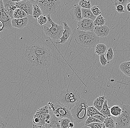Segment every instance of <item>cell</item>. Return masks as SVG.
<instances>
[{
  "label": "cell",
  "mask_w": 130,
  "mask_h": 128,
  "mask_svg": "<svg viewBox=\"0 0 130 128\" xmlns=\"http://www.w3.org/2000/svg\"><path fill=\"white\" fill-rule=\"evenodd\" d=\"M7 123L3 118L0 116V128H6Z\"/></svg>",
  "instance_id": "ab89813d"
},
{
  "label": "cell",
  "mask_w": 130,
  "mask_h": 128,
  "mask_svg": "<svg viewBox=\"0 0 130 128\" xmlns=\"http://www.w3.org/2000/svg\"><path fill=\"white\" fill-rule=\"evenodd\" d=\"M126 9L128 12H130V2H128L126 5Z\"/></svg>",
  "instance_id": "f6af8a7d"
},
{
  "label": "cell",
  "mask_w": 130,
  "mask_h": 128,
  "mask_svg": "<svg viewBox=\"0 0 130 128\" xmlns=\"http://www.w3.org/2000/svg\"><path fill=\"white\" fill-rule=\"evenodd\" d=\"M116 10L118 12L120 13H122L125 12V7L122 5H119L116 6Z\"/></svg>",
  "instance_id": "f35d334b"
},
{
  "label": "cell",
  "mask_w": 130,
  "mask_h": 128,
  "mask_svg": "<svg viewBox=\"0 0 130 128\" xmlns=\"http://www.w3.org/2000/svg\"><path fill=\"white\" fill-rule=\"evenodd\" d=\"M107 50V46L104 44H98L95 47V52L98 56L104 54Z\"/></svg>",
  "instance_id": "7402d4cb"
},
{
  "label": "cell",
  "mask_w": 130,
  "mask_h": 128,
  "mask_svg": "<svg viewBox=\"0 0 130 128\" xmlns=\"http://www.w3.org/2000/svg\"><path fill=\"white\" fill-rule=\"evenodd\" d=\"M31 1V2L38 5L43 13V15L46 16L51 14H54L56 13L57 9L60 5L59 1Z\"/></svg>",
  "instance_id": "52a82bcc"
},
{
  "label": "cell",
  "mask_w": 130,
  "mask_h": 128,
  "mask_svg": "<svg viewBox=\"0 0 130 128\" xmlns=\"http://www.w3.org/2000/svg\"><path fill=\"white\" fill-rule=\"evenodd\" d=\"M81 128H91L90 127H88V126H87V125H85V126H83V127H82Z\"/></svg>",
  "instance_id": "7dc6e473"
},
{
  "label": "cell",
  "mask_w": 130,
  "mask_h": 128,
  "mask_svg": "<svg viewBox=\"0 0 130 128\" xmlns=\"http://www.w3.org/2000/svg\"><path fill=\"white\" fill-rule=\"evenodd\" d=\"M0 19L5 23V28L10 30L13 29L11 23L12 19L6 12L2 0L0 1Z\"/></svg>",
  "instance_id": "7c38bea8"
},
{
  "label": "cell",
  "mask_w": 130,
  "mask_h": 128,
  "mask_svg": "<svg viewBox=\"0 0 130 128\" xmlns=\"http://www.w3.org/2000/svg\"><path fill=\"white\" fill-rule=\"evenodd\" d=\"M111 1L115 7L119 5H122L124 6L128 2V0H112Z\"/></svg>",
  "instance_id": "e575fe53"
},
{
  "label": "cell",
  "mask_w": 130,
  "mask_h": 128,
  "mask_svg": "<svg viewBox=\"0 0 130 128\" xmlns=\"http://www.w3.org/2000/svg\"><path fill=\"white\" fill-rule=\"evenodd\" d=\"M28 21L29 19L27 17L20 19H13L11 22L12 27L19 29H23L28 25Z\"/></svg>",
  "instance_id": "ac0fdd59"
},
{
  "label": "cell",
  "mask_w": 130,
  "mask_h": 128,
  "mask_svg": "<svg viewBox=\"0 0 130 128\" xmlns=\"http://www.w3.org/2000/svg\"><path fill=\"white\" fill-rule=\"evenodd\" d=\"M114 57V54L113 50L111 47L109 48L106 54V58L108 61L109 62L112 60Z\"/></svg>",
  "instance_id": "4dcf8cb0"
},
{
  "label": "cell",
  "mask_w": 130,
  "mask_h": 128,
  "mask_svg": "<svg viewBox=\"0 0 130 128\" xmlns=\"http://www.w3.org/2000/svg\"><path fill=\"white\" fill-rule=\"evenodd\" d=\"M50 114L51 117L45 125V128H61L60 125V119L57 117L50 111Z\"/></svg>",
  "instance_id": "9a60e30c"
},
{
  "label": "cell",
  "mask_w": 130,
  "mask_h": 128,
  "mask_svg": "<svg viewBox=\"0 0 130 128\" xmlns=\"http://www.w3.org/2000/svg\"><path fill=\"white\" fill-rule=\"evenodd\" d=\"M37 22L39 25L43 26L47 23V19L46 16L43 15H41L37 18Z\"/></svg>",
  "instance_id": "1f68e13d"
},
{
  "label": "cell",
  "mask_w": 130,
  "mask_h": 128,
  "mask_svg": "<svg viewBox=\"0 0 130 128\" xmlns=\"http://www.w3.org/2000/svg\"><path fill=\"white\" fill-rule=\"evenodd\" d=\"M120 65L127 67V68H130V61L122 62V63H121Z\"/></svg>",
  "instance_id": "b9f144b4"
},
{
  "label": "cell",
  "mask_w": 130,
  "mask_h": 128,
  "mask_svg": "<svg viewBox=\"0 0 130 128\" xmlns=\"http://www.w3.org/2000/svg\"><path fill=\"white\" fill-rule=\"evenodd\" d=\"M71 122L73 121L70 118H66L60 119V125L61 128H69V124Z\"/></svg>",
  "instance_id": "f546056e"
},
{
  "label": "cell",
  "mask_w": 130,
  "mask_h": 128,
  "mask_svg": "<svg viewBox=\"0 0 130 128\" xmlns=\"http://www.w3.org/2000/svg\"><path fill=\"white\" fill-rule=\"evenodd\" d=\"M15 2L17 8L21 9L26 12L28 15H32L33 5L31 1L28 0L23 1H12Z\"/></svg>",
  "instance_id": "8fae6325"
},
{
  "label": "cell",
  "mask_w": 130,
  "mask_h": 128,
  "mask_svg": "<svg viewBox=\"0 0 130 128\" xmlns=\"http://www.w3.org/2000/svg\"><path fill=\"white\" fill-rule=\"evenodd\" d=\"M24 56L31 66L42 68L50 65L53 59L52 52L49 48L39 43H34L27 46Z\"/></svg>",
  "instance_id": "6da1fadb"
},
{
  "label": "cell",
  "mask_w": 130,
  "mask_h": 128,
  "mask_svg": "<svg viewBox=\"0 0 130 128\" xmlns=\"http://www.w3.org/2000/svg\"><path fill=\"white\" fill-rule=\"evenodd\" d=\"M106 21V19L102 16L101 14H100L96 17L95 21H93V23L95 26H104L105 24Z\"/></svg>",
  "instance_id": "83f0119b"
},
{
  "label": "cell",
  "mask_w": 130,
  "mask_h": 128,
  "mask_svg": "<svg viewBox=\"0 0 130 128\" xmlns=\"http://www.w3.org/2000/svg\"><path fill=\"white\" fill-rule=\"evenodd\" d=\"M49 113L48 106H45L38 108L33 116L32 120L33 124L45 126L46 120H47V117Z\"/></svg>",
  "instance_id": "9c48e42d"
},
{
  "label": "cell",
  "mask_w": 130,
  "mask_h": 128,
  "mask_svg": "<svg viewBox=\"0 0 130 128\" xmlns=\"http://www.w3.org/2000/svg\"><path fill=\"white\" fill-rule=\"evenodd\" d=\"M48 105L50 111L57 118L60 119L70 118L74 123H75L71 115L70 108L66 106L57 101L55 104L49 102Z\"/></svg>",
  "instance_id": "8992f818"
},
{
  "label": "cell",
  "mask_w": 130,
  "mask_h": 128,
  "mask_svg": "<svg viewBox=\"0 0 130 128\" xmlns=\"http://www.w3.org/2000/svg\"><path fill=\"white\" fill-rule=\"evenodd\" d=\"M3 1L6 12L10 17L11 19H13V14L15 10L17 8L15 2L10 0H4Z\"/></svg>",
  "instance_id": "2e32d148"
},
{
  "label": "cell",
  "mask_w": 130,
  "mask_h": 128,
  "mask_svg": "<svg viewBox=\"0 0 130 128\" xmlns=\"http://www.w3.org/2000/svg\"><path fill=\"white\" fill-rule=\"evenodd\" d=\"M104 125V123H93L85 125L88 126L91 128H103Z\"/></svg>",
  "instance_id": "74e56055"
},
{
  "label": "cell",
  "mask_w": 130,
  "mask_h": 128,
  "mask_svg": "<svg viewBox=\"0 0 130 128\" xmlns=\"http://www.w3.org/2000/svg\"><path fill=\"white\" fill-rule=\"evenodd\" d=\"M100 62L102 66H106L107 64L109 63V62L108 61L105 57V54H103L100 56Z\"/></svg>",
  "instance_id": "8d00e7d4"
},
{
  "label": "cell",
  "mask_w": 130,
  "mask_h": 128,
  "mask_svg": "<svg viewBox=\"0 0 130 128\" xmlns=\"http://www.w3.org/2000/svg\"><path fill=\"white\" fill-rule=\"evenodd\" d=\"M27 15L26 12L21 9L17 8L13 14V18L14 19H20L27 17Z\"/></svg>",
  "instance_id": "603a6c76"
},
{
  "label": "cell",
  "mask_w": 130,
  "mask_h": 128,
  "mask_svg": "<svg viewBox=\"0 0 130 128\" xmlns=\"http://www.w3.org/2000/svg\"><path fill=\"white\" fill-rule=\"evenodd\" d=\"M96 115H101L106 117L104 115L99 112L98 110L93 106H89L87 108V115L88 117H93Z\"/></svg>",
  "instance_id": "44dd1931"
},
{
  "label": "cell",
  "mask_w": 130,
  "mask_h": 128,
  "mask_svg": "<svg viewBox=\"0 0 130 128\" xmlns=\"http://www.w3.org/2000/svg\"><path fill=\"white\" fill-rule=\"evenodd\" d=\"M74 122H71L69 124V128H74Z\"/></svg>",
  "instance_id": "bcb514c9"
},
{
  "label": "cell",
  "mask_w": 130,
  "mask_h": 128,
  "mask_svg": "<svg viewBox=\"0 0 130 128\" xmlns=\"http://www.w3.org/2000/svg\"><path fill=\"white\" fill-rule=\"evenodd\" d=\"M119 68L126 76L130 77V68L119 65Z\"/></svg>",
  "instance_id": "d590c367"
},
{
  "label": "cell",
  "mask_w": 130,
  "mask_h": 128,
  "mask_svg": "<svg viewBox=\"0 0 130 128\" xmlns=\"http://www.w3.org/2000/svg\"><path fill=\"white\" fill-rule=\"evenodd\" d=\"M93 117L96 118L100 120V121H101L102 123H104V121L105 119L106 118L105 117L101 115H96L94 116Z\"/></svg>",
  "instance_id": "60d3db41"
},
{
  "label": "cell",
  "mask_w": 130,
  "mask_h": 128,
  "mask_svg": "<svg viewBox=\"0 0 130 128\" xmlns=\"http://www.w3.org/2000/svg\"><path fill=\"white\" fill-rule=\"evenodd\" d=\"M82 18H88L94 21L96 17L92 13L91 9L81 8Z\"/></svg>",
  "instance_id": "ffe728a7"
},
{
  "label": "cell",
  "mask_w": 130,
  "mask_h": 128,
  "mask_svg": "<svg viewBox=\"0 0 130 128\" xmlns=\"http://www.w3.org/2000/svg\"><path fill=\"white\" fill-rule=\"evenodd\" d=\"M93 32L98 37H106L109 34L110 29L108 27L105 25L100 26H95Z\"/></svg>",
  "instance_id": "e0dca14e"
},
{
  "label": "cell",
  "mask_w": 130,
  "mask_h": 128,
  "mask_svg": "<svg viewBox=\"0 0 130 128\" xmlns=\"http://www.w3.org/2000/svg\"><path fill=\"white\" fill-rule=\"evenodd\" d=\"M122 108L118 105H114L110 109V112L112 116L117 117L121 114Z\"/></svg>",
  "instance_id": "cb8c5ba5"
},
{
  "label": "cell",
  "mask_w": 130,
  "mask_h": 128,
  "mask_svg": "<svg viewBox=\"0 0 130 128\" xmlns=\"http://www.w3.org/2000/svg\"><path fill=\"white\" fill-rule=\"evenodd\" d=\"M82 98L78 91L72 89L60 90L57 95V101L70 108L74 106Z\"/></svg>",
  "instance_id": "3957f363"
},
{
  "label": "cell",
  "mask_w": 130,
  "mask_h": 128,
  "mask_svg": "<svg viewBox=\"0 0 130 128\" xmlns=\"http://www.w3.org/2000/svg\"><path fill=\"white\" fill-rule=\"evenodd\" d=\"M89 105L85 99L82 98L73 107L70 108L71 113L75 123H82L88 118L87 108Z\"/></svg>",
  "instance_id": "277c9868"
},
{
  "label": "cell",
  "mask_w": 130,
  "mask_h": 128,
  "mask_svg": "<svg viewBox=\"0 0 130 128\" xmlns=\"http://www.w3.org/2000/svg\"><path fill=\"white\" fill-rule=\"evenodd\" d=\"M5 28V23L3 21L0 19V33Z\"/></svg>",
  "instance_id": "7bdbcfd3"
},
{
  "label": "cell",
  "mask_w": 130,
  "mask_h": 128,
  "mask_svg": "<svg viewBox=\"0 0 130 128\" xmlns=\"http://www.w3.org/2000/svg\"><path fill=\"white\" fill-rule=\"evenodd\" d=\"M47 22V24L51 25V27L48 28L47 26L44 25L42 26L45 33L53 41H56L59 40L62 35L64 31V27L62 25H58L53 21L50 14L46 16Z\"/></svg>",
  "instance_id": "5b68a950"
},
{
  "label": "cell",
  "mask_w": 130,
  "mask_h": 128,
  "mask_svg": "<svg viewBox=\"0 0 130 128\" xmlns=\"http://www.w3.org/2000/svg\"><path fill=\"white\" fill-rule=\"evenodd\" d=\"M73 34L75 42L81 47L91 48L99 44V37L93 31H82L75 29Z\"/></svg>",
  "instance_id": "7a4b0ae2"
},
{
  "label": "cell",
  "mask_w": 130,
  "mask_h": 128,
  "mask_svg": "<svg viewBox=\"0 0 130 128\" xmlns=\"http://www.w3.org/2000/svg\"><path fill=\"white\" fill-rule=\"evenodd\" d=\"M70 14L72 19L78 22L82 19L81 8L78 4L72 6L70 12Z\"/></svg>",
  "instance_id": "5bb4252c"
},
{
  "label": "cell",
  "mask_w": 130,
  "mask_h": 128,
  "mask_svg": "<svg viewBox=\"0 0 130 128\" xmlns=\"http://www.w3.org/2000/svg\"><path fill=\"white\" fill-rule=\"evenodd\" d=\"M1 35H0V39H1Z\"/></svg>",
  "instance_id": "f907efd6"
},
{
  "label": "cell",
  "mask_w": 130,
  "mask_h": 128,
  "mask_svg": "<svg viewBox=\"0 0 130 128\" xmlns=\"http://www.w3.org/2000/svg\"><path fill=\"white\" fill-rule=\"evenodd\" d=\"M110 107L108 104V100H106L100 112L106 117H111L112 116L110 114Z\"/></svg>",
  "instance_id": "d4e9b609"
},
{
  "label": "cell",
  "mask_w": 130,
  "mask_h": 128,
  "mask_svg": "<svg viewBox=\"0 0 130 128\" xmlns=\"http://www.w3.org/2000/svg\"><path fill=\"white\" fill-rule=\"evenodd\" d=\"M91 10L93 15L97 17L101 14V10L98 6H92L91 8Z\"/></svg>",
  "instance_id": "836d02e7"
},
{
  "label": "cell",
  "mask_w": 130,
  "mask_h": 128,
  "mask_svg": "<svg viewBox=\"0 0 130 128\" xmlns=\"http://www.w3.org/2000/svg\"><path fill=\"white\" fill-rule=\"evenodd\" d=\"M128 2H130V0H128Z\"/></svg>",
  "instance_id": "681fc988"
},
{
  "label": "cell",
  "mask_w": 130,
  "mask_h": 128,
  "mask_svg": "<svg viewBox=\"0 0 130 128\" xmlns=\"http://www.w3.org/2000/svg\"><path fill=\"white\" fill-rule=\"evenodd\" d=\"M103 123L106 128H116L115 120L112 116L110 117H106Z\"/></svg>",
  "instance_id": "484cf974"
},
{
  "label": "cell",
  "mask_w": 130,
  "mask_h": 128,
  "mask_svg": "<svg viewBox=\"0 0 130 128\" xmlns=\"http://www.w3.org/2000/svg\"><path fill=\"white\" fill-rule=\"evenodd\" d=\"M32 128H45L44 125H36L33 124V127Z\"/></svg>",
  "instance_id": "ee69618b"
},
{
  "label": "cell",
  "mask_w": 130,
  "mask_h": 128,
  "mask_svg": "<svg viewBox=\"0 0 130 128\" xmlns=\"http://www.w3.org/2000/svg\"><path fill=\"white\" fill-rule=\"evenodd\" d=\"M93 123H103L100 120L98 119H97L93 117H88L87 119L85 121V125H87Z\"/></svg>",
  "instance_id": "d6a6232c"
},
{
  "label": "cell",
  "mask_w": 130,
  "mask_h": 128,
  "mask_svg": "<svg viewBox=\"0 0 130 128\" xmlns=\"http://www.w3.org/2000/svg\"><path fill=\"white\" fill-rule=\"evenodd\" d=\"M33 5V12L32 16L34 18L37 19L41 15H43L42 11L38 5L32 3Z\"/></svg>",
  "instance_id": "4316f807"
},
{
  "label": "cell",
  "mask_w": 130,
  "mask_h": 128,
  "mask_svg": "<svg viewBox=\"0 0 130 128\" xmlns=\"http://www.w3.org/2000/svg\"><path fill=\"white\" fill-rule=\"evenodd\" d=\"M103 128H106L105 127V126L104 125V127H103Z\"/></svg>",
  "instance_id": "c3c4849f"
},
{
  "label": "cell",
  "mask_w": 130,
  "mask_h": 128,
  "mask_svg": "<svg viewBox=\"0 0 130 128\" xmlns=\"http://www.w3.org/2000/svg\"><path fill=\"white\" fill-rule=\"evenodd\" d=\"M106 100V97L105 95L99 96L94 100L93 104V106L99 112H101Z\"/></svg>",
  "instance_id": "d6986e66"
},
{
  "label": "cell",
  "mask_w": 130,
  "mask_h": 128,
  "mask_svg": "<svg viewBox=\"0 0 130 128\" xmlns=\"http://www.w3.org/2000/svg\"><path fill=\"white\" fill-rule=\"evenodd\" d=\"M122 103L121 114L114 119L116 128H128L130 126V106Z\"/></svg>",
  "instance_id": "ba28073f"
},
{
  "label": "cell",
  "mask_w": 130,
  "mask_h": 128,
  "mask_svg": "<svg viewBox=\"0 0 130 128\" xmlns=\"http://www.w3.org/2000/svg\"><path fill=\"white\" fill-rule=\"evenodd\" d=\"M81 8L91 9V4L90 1L81 0L78 3Z\"/></svg>",
  "instance_id": "f1b7e54d"
},
{
  "label": "cell",
  "mask_w": 130,
  "mask_h": 128,
  "mask_svg": "<svg viewBox=\"0 0 130 128\" xmlns=\"http://www.w3.org/2000/svg\"><path fill=\"white\" fill-rule=\"evenodd\" d=\"M62 23L64 25V31L62 33V35L60 38V41L55 43L56 44H64L69 39L72 33L71 28L69 26L67 23L66 22H63Z\"/></svg>",
  "instance_id": "4fadbf2b"
},
{
  "label": "cell",
  "mask_w": 130,
  "mask_h": 128,
  "mask_svg": "<svg viewBox=\"0 0 130 128\" xmlns=\"http://www.w3.org/2000/svg\"><path fill=\"white\" fill-rule=\"evenodd\" d=\"M93 21L88 18H82L77 24V30L84 31H93Z\"/></svg>",
  "instance_id": "30bf717a"
}]
</instances>
